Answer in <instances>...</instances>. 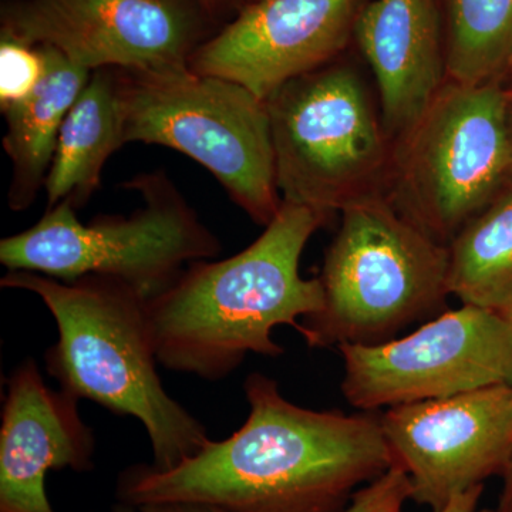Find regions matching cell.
<instances>
[{"mask_svg": "<svg viewBox=\"0 0 512 512\" xmlns=\"http://www.w3.org/2000/svg\"><path fill=\"white\" fill-rule=\"evenodd\" d=\"M346 56L296 77L266 100L282 201L326 218L387 197L392 171L394 137L379 97Z\"/></svg>", "mask_w": 512, "mask_h": 512, "instance_id": "5", "label": "cell"}, {"mask_svg": "<svg viewBox=\"0 0 512 512\" xmlns=\"http://www.w3.org/2000/svg\"><path fill=\"white\" fill-rule=\"evenodd\" d=\"M340 214L319 276L322 309L299 325L309 348L379 345L446 311L448 247L406 220L387 197Z\"/></svg>", "mask_w": 512, "mask_h": 512, "instance_id": "4", "label": "cell"}, {"mask_svg": "<svg viewBox=\"0 0 512 512\" xmlns=\"http://www.w3.org/2000/svg\"><path fill=\"white\" fill-rule=\"evenodd\" d=\"M197 33L175 0H15L3 10L2 35L55 47L90 72H187Z\"/></svg>", "mask_w": 512, "mask_h": 512, "instance_id": "10", "label": "cell"}, {"mask_svg": "<svg viewBox=\"0 0 512 512\" xmlns=\"http://www.w3.org/2000/svg\"><path fill=\"white\" fill-rule=\"evenodd\" d=\"M79 402L50 389L32 357L13 370L0 429V512H55L47 473L93 470L96 439L80 417Z\"/></svg>", "mask_w": 512, "mask_h": 512, "instance_id": "13", "label": "cell"}, {"mask_svg": "<svg viewBox=\"0 0 512 512\" xmlns=\"http://www.w3.org/2000/svg\"><path fill=\"white\" fill-rule=\"evenodd\" d=\"M504 80L447 79L423 113L394 138L387 198L444 247L511 183Z\"/></svg>", "mask_w": 512, "mask_h": 512, "instance_id": "6", "label": "cell"}, {"mask_svg": "<svg viewBox=\"0 0 512 512\" xmlns=\"http://www.w3.org/2000/svg\"><path fill=\"white\" fill-rule=\"evenodd\" d=\"M342 392L360 412L512 386V322L463 305L403 338L339 346Z\"/></svg>", "mask_w": 512, "mask_h": 512, "instance_id": "9", "label": "cell"}, {"mask_svg": "<svg viewBox=\"0 0 512 512\" xmlns=\"http://www.w3.org/2000/svg\"><path fill=\"white\" fill-rule=\"evenodd\" d=\"M0 285L42 299L59 332L46 352L47 373L77 400L140 421L158 470L178 466L211 440L204 424L161 383L146 296L106 276L60 281L8 271Z\"/></svg>", "mask_w": 512, "mask_h": 512, "instance_id": "3", "label": "cell"}, {"mask_svg": "<svg viewBox=\"0 0 512 512\" xmlns=\"http://www.w3.org/2000/svg\"><path fill=\"white\" fill-rule=\"evenodd\" d=\"M121 74L124 144H158L200 163L252 221L282 205L266 101L245 87L191 70Z\"/></svg>", "mask_w": 512, "mask_h": 512, "instance_id": "8", "label": "cell"}, {"mask_svg": "<svg viewBox=\"0 0 512 512\" xmlns=\"http://www.w3.org/2000/svg\"><path fill=\"white\" fill-rule=\"evenodd\" d=\"M447 79L504 80L512 64V0H440Z\"/></svg>", "mask_w": 512, "mask_h": 512, "instance_id": "18", "label": "cell"}, {"mask_svg": "<svg viewBox=\"0 0 512 512\" xmlns=\"http://www.w3.org/2000/svg\"><path fill=\"white\" fill-rule=\"evenodd\" d=\"M249 416L228 439L210 440L168 470L134 464L117 503H191L222 512H342L394 466L379 414L312 410L289 402L262 373L244 382Z\"/></svg>", "mask_w": 512, "mask_h": 512, "instance_id": "1", "label": "cell"}, {"mask_svg": "<svg viewBox=\"0 0 512 512\" xmlns=\"http://www.w3.org/2000/svg\"><path fill=\"white\" fill-rule=\"evenodd\" d=\"M510 74H512V64H511V69H510V73H508V76H510Z\"/></svg>", "mask_w": 512, "mask_h": 512, "instance_id": "27", "label": "cell"}, {"mask_svg": "<svg viewBox=\"0 0 512 512\" xmlns=\"http://www.w3.org/2000/svg\"><path fill=\"white\" fill-rule=\"evenodd\" d=\"M474 512H503V511H500V510H498V508H497V510H476V511H474Z\"/></svg>", "mask_w": 512, "mask_h": 512, "instance_id": "26", "label": "cell"}, {"mask_svg": "<svg viewBox=\"0 0 512 512\" xmlns=\"http://www.w3.org/2000/svg\"><path fill=\"white\" fill-rule=\"evenodd\" d=\"M484 485L473 488L467 493L457 495L451 503L440 512H474L477 510L478 501L483 495Z\"/></svg>", "mask_w": 512, "mask_h": 512, "instance_id": "22", "label": "cell"}, {"mask_svg": "<svg viewBox=\"0 0 512 512\" xmlns=\"http://www.w3.org/2000/svg\"><path fill=\"white\" fill-rule=\"evenodd\" d=\"M380 426L412 501L440 512L457 495L504 476L512 457V386L389 407Z\"/></svg>", "mask_w": 512, "mask_h": 512, "instance_id": "11", "label": "cell"}, {"mask_svg": "<svg viewBox=\"0 0 512 512\" xmlns=\"http://www.w3.org/2000/svg\"><path fill=\"white\" fill-rule=\"evenodd\" d=\"M412 500L409 476L399 466L360 488L342 512H402Z\"/></svg>", "mask_w": 512, "mask_h": 512, "instance_id": "20", "label": "cell"}, {"mask_svg": "<svg viewBox=\"0 0 512 512\" xmlns=\"http://www.w3.org/2000/svg\"><path fill=\"white\" fill-rule=\"evenodd\" d=\"M111 512H222L208 505L191 504V503H165V504H148L140 505V507H131V505L114 504Z\"/></svg>", "mask_w": 512, "mask_h": 512, "instance_id": "21", "label": "cell"}, {"mask_svg": "<svg viewBox=\"0 0 512 512\" xmlns=\"http://www.w3.org/2000/svg\"><path fill=\"white\" fill-rule=\"evenodd\" d=\"M326 221L312 208L282 201L274 220L239 254L188 265L170 288L147 301L158 363L220 382L249 353L284 355L274 329L299 330V319L322 309L319 278H302L299 265Z\"/></svg>", "mask_w": 512, "mask_h": 512, "instance_id": "2", "label": "cell"}, {"mask_svg": "<svg viewBox=\"0 0 512 512\" xmlns=\"http://www.w3.org/2000/svg\"><path fill=\"white\" fill-rule=\"evenodd\" d=\"M144 205L130 217H99L83 224L63 201L26 231L0 241V264L76 281L106 276L147 299L160 295L192 262L217 258L220 239L205 227L163 174L131 184Z\"/></svg>", "mask_w": 512, "mask_h": 512, "instance_id": "7", "label": "cell"}, {"mask_svg": "<svg viewBox=\"0 0 512 512\" xmlns=\"http://www.w3.org/2000/svg\"><path fill=\"white\" fill-rule=\"evenodd\" d=\"M37 47L45 62L42 80L28 97L2 111L3 148L13 165L9 205L15 211L30 207L45 187L63 121L93 73L55 47Z\"/></svg>", "mask_w": 512, "mask_h": 512, "instance_id": "15", "label": "cell"}, {"mask_svg": "<svg viewBox=\"0 0 512 512\" xmlns=\"http://www.w3.org/2000/svg\"><path fill=\"white\" fill-rule=\"evenodd\" d=\"M505 96H507V120H508V131H510V143H511V158H512V74L505 77L504 80ZM512 183V175H511Z\"/></svg>", "mask_w": 512, "mask_h": 512, "instance_id": "24", "label": "cell"}, {"mask_svg": "<svg viewBox=\"0 0 512 512\" xmlns=\"http://www.w3.org/2000/svg\"><path fill=\"white\" fill-rule=\"evenodd\" d=\"M123 146L120 69L94 70L60 130L45 185L49 208L63 201L82 208L99 188L104 164Z\"/></svg>", "mask_w": 512, "mask_h": 512, "instance_id": "16", "label": "cell"}, {"mask_svg": "<svg viewBox=\"0 0 512 512\" xmlns=\"http://www.w3.org/2000/svg\"><path fill=\"white\" fill-rule=\"evenodd\" d=\"M355 43L372 70L387 130L396 138L447 80L440 0H369L356 22Z\"/></svg>", "mask_w": 512, "mask_h": 512, "instance_id": "14", "label": "cell"}, {"mask_svg": "<svg viewBox=\"0 0 512 512\" xmlns=\"http://www.w3.org/2000/svg\"><path fill=\"white\" fill-rule=\"evenodd\" d=\"M198 2L202 3V5L207 6L208 9L217 8L221 3H224L225 0H198Z\"/></svg>", "mask_w": 512, "mask_h": 512, "instance_id": "25", "label": "cell"}, {"mask_svg": "<svg viewBox=\"0 0 512 512\" xmlns=\"http://www.w3.org/2000/svg\"><path fill=\"white\" fill-rule=\"evenodd\" d=\"M369 0H254L198 46L190 70L268 100L286 83L348 53Z\"/></svg>", "mask_w": 512, "mask_h": 512, "instance_id": "12", "label": "cell"}, {"mask_svg": "<svg viewBox=\"0 0 512 512\" xmlns=\"http://www.w3.org/2000/svg\"><path fill=\"white\" fill-rule=\"evenodd\" d=\"M503 494H501L498 510L503 512H512V457L507 470L504 473Z\"/></svg>", "mask_w": 512, "mask_h": 512, "instance_id": "23", "label": "cell"}, {"mask_svg": "<svg viewBox=\"0 0 512 512\" xmlns=\"http://www.w3.org/2000/svg\"><path fill=\"white\" fill-rule=\"evenodd\" d=\"M448 292L512 322V183L448 245Z\"/></svg>", "mask_w": 512, "mask_h": 512, "instance_id": "17", "label": "cell"}, {"mask_svg": "<svg viewBox=\"0 0 512 512\" xmlns=\"http://www.w3.org/2000/svg\"><path fill=\"white\" fill-rule=\"evenodd\" d=\"M45 72L39 47L15 37L2 35L0 40V109L28 97Z\"/></svg>", "mask_w": 512, "mask_h": 512, "instance_id": "19", "label": "cell"}]
</instances>
